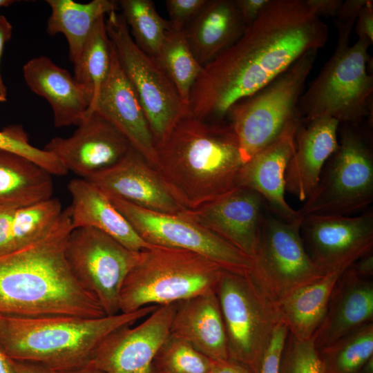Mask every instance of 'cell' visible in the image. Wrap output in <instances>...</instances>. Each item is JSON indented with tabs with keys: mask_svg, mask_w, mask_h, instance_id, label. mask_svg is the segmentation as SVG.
I'll use <instances>...</instances> for the list:
<instances>
[{
	"mask_svg": "<svg viewBox=\"0 0 373 373\" xmlns=\"http://www.w3.org/2000/svg\"><path fill=\"white\" fill-rule=\"evenodd\" d=\"M328 28L306 0H270L242 36L204 66L189 109L207 122L225 120L231 106L256 93L305 52L327 43Z\"/></svg>",
	"mask_w": 373,
	"mask_h": 373,
	"instance_id": "1",
	"label": "cell"
},
{
	"mask_svg": "<svg viewBox=\"0 0 373 373\" xmlns=\"http://www.w3.org/2000/svg\"><path fill=\"white\" fill-rule=\"evenodd\" d=\"M73 230L68 207L41 240L0 256V314L106 316L73 275L65 256Z\"/></svg>",
	"mask_w": 373,
	"mask_h": 373,
	"instance_id": "2",
	"label": "cell"
},
{
	"mask_svg": "<svg viewBox=\"0 0 373 373\" xmlns=\"http://www.w3.org/2000/svg\"><path fill=\"white\" fill-rule=\"evenodd\" d=\"M155 149V169L185 209L240 187L245 162L237 137L225 120L203 121L189 111Z\"/></svg>",
	"mask_w": 373,
	"mask_h": 373,
	"instance_id": "3",
	"label": "cell"
},
{
	"mask_svg": "<svg viewBox=\"0 0 373 373\" xmlns=\"http://www.w3.org/2000/svg\"><path fill=\"white\" fill-rule=\"evenodd\" d=\"M158 306L97 318L0 314V347L12 360L59 370L86 365L113 331L135 324Z\"/></svg>",
	"mask_w": 373,
	"mask_h": 373,
	"instance_id": "4",
	"label": "cell"
},
{
	"mask_svg": "<svg viewBox=\"0 0 373 373\" xmlns=\"http://www.w3.org/2000/svg\"><path fill=\"white\" fill-rule=\"evenodd\" d=\"M336 26V48L298 101V113L303 123L330 117L339 123L357 124L370 115L373 77L367 64L371 44L358 39L351 45L354 26Z\"/></svg>",
	"mask_w": 373,
	"mask_h": 373,
	"instance_id": "5",
	"label": "cell"
},
{
	"mask_svg": "<svg viewBox=\"0 0 373 373\" xmlns=\"http://www.w3.org/2000/svg\"><path fill=\"white\" fill-rule=\"evenodd\" d=\"M224 270L189 250L152 245L140 251L119 297V312L161 306L216 290Z\"/></svg>",
	"mask_w": 373,
	"mask_h": 373,
	"instance_id": "6",
	"label": "cell"
},
{
	"mask_svg": "<svg viewBox=\"0 0 373 373\" xmlns=\"http://www.w3.org/2000/svg\"><path fill=\"white\" fill-rule=\"evenodd\" d=\"M318 51L305 52L264 87L229 109L226 118L237 137L245 163L271 143L298 114V101Z\"/></svg>",
	"mask_w": 373,
	"mask_h": 373,
	"instance_id": "7",
	"label": "cell"
},
{
	"mask_svg": "<svg viewBox=\"0 0 373 373\" xmlns=\"http://www.w3.org/2000/svg\"><path fill=\"white\" fill-rule=\"evenodd\" d=\"M229 358L258 373L280 321L277 307L248 276L224 271L216 288Z\"/></svg>",
	"mask_w": 373,
	"mask_h": 373,
	"instance_id": "8",
	"label": "cell"
},
{
	"mask_svg": "<svg viewBox=\"0 0 373 373\" xmlns=\"http://www.w3.org/2000/svg\"><path fill=\"white\" fill-rule=\"evenodd\" d=\"M372 202V152L359 133L345 127L318 184L298 211L302 217L350 216Z\"/></svg>",
	"mask_w": 373,
	"mask_h": 373,
	"instance_id": "9",
	"label": "cell"
},
{
	"mask_svg": "<svg viewBox=\"0 0 373 373\" xmlns=\"http://www.w3.org/2000/svg\"><path fill=\"white\" fill-rule=\"evenodd\" d=\"M105 22L119 63L140 100L155 146L189 111V106L182 101L155 58L135 44L122 14L113 10Z\"/></svg>",
	"mask_w": 373,
	"mask_h": 373,
	"instance_id": "10",
	"label": "cell"
},
{
	"mask_svg": "<svg viewBox=\"0 0 373 373\" xmlns=\"http://www.w3.org/2000/svg\"><path fill=\"white\" fill-rule=\"evenodd\" d=\"M302 220L287 222L269 214L262 217L252 269L247 276L276 307L293 291L326 274L305 249Z\"/></svg>",
	"mask_w": 373,
	"mask_h": 373,
	"instance_id": "11",
	"label": "cell"
},
{
	"mask_svg": "<svg viewBox=\"0 0 373 373\" xmlns=\"http://www.w3.org/2000/svg\"><path fill=\"white\" fill-rule=\"evenodd\" d=\"M139 255L140 251H132L90 227L73 229L65 247L66 259L73 275L108 316L120 313L122 287Z\"/></svg>",
	"mask_w": 373,
	"mask_h": 373,
	"instance_id": "12",
	"label": "cell"
},
{
	"mask_svg": "<svg viewBox=\"0 0 373 373\" xmlns=\"http://www.w3.org/2000/svg\"><path fill=\"white\" fill-rule=\"evenodd\" d=\"M107 195L147 243L193 251L214 262L224 271L241 276L249 274L253 264L249 256L181 213L151 211Z\"/></svg>",
	"mask_w": 373,
	"mask_h": 373,
	"instance_id": "13",
	"label": "cell"
},
{
	"mask_svg": "<svg viewBox=\"0 0 373 373\" xmlns=\"http://www.w3.org/2000/svg\"><path fill=\"white\" fill-rule=\"evenodd\" d=\"M178 303L158 306L136 325L116 329L98 345L88 364L104 373H151L169 335Z\"/></svg>",
	"mask_w": 373,
	"mask_h": 373,
	"instance_id": "14",
	"label": "cell"
},
{
	"mask_svg": "<svg viewBox=\"0 0 373 373\" xmlns=\"http://www.w3.org/2000/svg\"><path fill=\"white\" fill-rule=\"evenodd\" d=\"M300 233L309 257L325 273L348 268L372 252L373 213L304 216Z\"/></svg>",
	"mask_w": 373,
	"mask_h": 373,
	"instance_id": "15",
	"label": "cell"
},
{
	"mask_svg": "<svg viewBox=\"0 0 373 373\" xmlns=\"http://www.w3.org/2000/svg\"><path fill=\"white\" fill-rule=\"evenodd\" d=\"M68 137H55L43 149L68 171L89 177L119 162L131 147L126 137L96 111L86 115Z\"/></svg>",
	"mask_w": 373,
	"mask_h": 373,
	"instance_id": "16",
	"label": "cell"
},
{
	"mask_svg": "<svg viewBox=\"0 0 373 373\" xmlns=\"http://www.w3.org/2000/svg\"><path fill=\"white\" fill-rule=\"evenodd\" d=\"M263 198L256 191L240 187L229 194L181 213L251 259L255 254L262 217Z\"/></svg>",
	"mask_w": 373,
	"mask_h": 373,
	"instance_id": "17",
	"label": "cell"
},
{
	"mask_svg": "<svg viewBox=\"0 0 373 373\" xmlns=\"http://www.w3.org/2000/svg\"><path fill=\"white\" fill-rule=\"evenodd\" d=\"M86 180L108 195L146 209L167 213L185 210L157 169L132 147L116 164Z\"/></svg>",
	"mask_w": 373,
	"mask_h": 373,
	"instance_id": "18",
	"label": "cell"
},
{
	"mask_svg": "<svg viewBox=\"0 0 373 373\" xmlns=\"http://www.w3.org/2000/svg\"><path fill=\"white\" fill-rule=\"evenodd\" d=\"M300 123L298 114L268 145L244 164L240 187L258 193L278 218L287 222L303 217L285 200V172L295 148V136Z\"/></svg>",
	"mask_w": 373,
	"mask_h": 373,
	"instance_id": "19",
	"label": "cell"
},
{
	"mask_svg": "<svg viewBox=\"0 0 373 373\" xmlns=\"http://www.w3.org/2000/svg\"><path fill=\"white\" fill-rule=\"evenodd\" d=\"M93 111L114 126L131 146L156 168V149L149 123L137 94L119 63L113 44L110 70Z\"/></svg>",
	"mask_w": 373,
	"mask_h": 373,
	"instance_id": "20",
	"label": "cell"
},
{
	"mask_svg": "<svg viewBox=\"0 0 373 373\" xmlns=\"http://www.w3.org/2000/svg\"><path fill=\"white\" fill-rule=\"evenodd\" d=\"M339 122L320 117L300 123L295 148L285 172V191L304 202L318 182L328 159L338 146Z\"/></svg>",
	"mask_w": 373,
	"mask_h": 373,
	"instance_id": "21",
	"label": "cell"
},
{
	"mask_svg": "<svg viewBox=\"0 0 373 373\" xmlns=\"http://www.w3.org/2000/svg\"><path fill=\"white\" fill-rule=\"evenodd\" d=\"M373 322V283L348 267L336 282L324 318L312 338L321 349Z\"/></svg>",
	"mask_w": 373,
	"mask_h": 373,
	"instance_id": "22",
	"label": "cell"
},
{
	"mask_svg": "<svg viewBox=\"0 0 373 373\" xmlns=\"http://www.w3.org/2000/svg\"><path fill=\"white\" fill-rule=\"evenodd\" d=\"M169 335L186 341L211 360L229 358L225 328L215 290L178 302Z\"/></svg>",
	"mask_w": 373,
	"mask_h": 373,
	"instance_id": "23",
	"label": "cell"
},
{
	"mask_svg": "<svg viewBox=\"0 0 373 373\" xmlns=\"http://www.w3.org/2000/svg\"><path fill=\"white\" fill-rule=\"evenodd\" d=\"M22 70L28 88L50 104L55 127L77 126L82 122L90 100L68 70L46 56L30 59Z\"/></svg>",
	"mask_w": 373,
	"mask_h": 373,
	"instance_id": "24",
	"label": "cell"
},
{
	"mask_svg": "<svg viewBox=\"0 0 373 373\" xmlns=\"http://www.w3.org/2000/svg\"><path fill=\"white\" fill-rule=\"evenodd\" d=\"M72 204L68 207L73 229L90 227L115 239L126 248L141 251L152 245L137 233L108 196L94 183L83 178L68 184Z\"/></svg>",
	"mask_w": 373,
	"mask_h": 373,
	"instance_id": "25",
	"label": "cell"
},
{
	"mask_svg": "<svg viewBox=\"0 0 373 373\" xmlns=\"http://www.w3.org/2000/svg\"><path fill=\"white\" fill-rule=\"evenodd\" d=\"M246 27L235 0H209L185 26L184 32L195 58L203 68L233 44Z\"/></svg>",
	"mask_w": 373,
	"mask_h": 373,
	"instance_id": "26",
	"label": "cell"
},
{
	"mask_svg": "<svg viewBox=\"0 0 373 373\" xmlns=\"http://www.w3.org/2000/svg\"><path fill=\"white\" fill-rule=\"evenodd\" d=\"M347 269L327 272L295 290L277 305L280 320L290 334L302 341L313 337L324 318L332 290Z\"/></svg>",
	"mask_w": 373,
	"mask_h": 373,
	"instance_id": "27",
	"label": "cell"
},
{
	"mask_svg": "<svg viewBox=\"0 0 373 373\" xmlns=\"http://www.w3.org/2000/svg\"><path fill=\"white\" fill-rule=\"evenodd\" d=\"M52 175L19 154L0 149V207L17 209L49 199Z\"/></svg>",
	"mask_w": 373,
	"mask_h": 373,
	"instance_id": "28",
	"label": "cell"
},
{
	"mask_svg": "<svg viewBox=\"0 0 373 373\" xmlns=\"http://www.w3.org/2000/svg\"><path fill=\"white\" fill-rule=\"evenodd\" d=\"M51 13L46 31L54 36L63 34L68 43L70 60L74 63L98 19L113 10L117 3L111 0H93L81 3L72 0H47Z\"/></svg>",
	"mask_w": 373,
	"mask_h": 373,
	"instance_id": "29",
	"label": "cell"
},
{
	"mask_svg": "<svg viewBox=\"0 0 373 373\" xmlns=\"http://www.w3.org/2000/svg\"><path fill=\"white\" fill-rule=\"evenodd\" d=\"M111 56L112 44L104 16L95 23L79 57L73 63V76L90 100L86 115L94 111L100 89L110 70Z\"/></svg>",
	"mask_w": 373,
	"mask_h": 373,
	"instance_id": "30",
	"label": "cell"
},
{
	"mask_svg": "<svg viewBox=\"0 0 373 373\" xmlns=\"http://www.w3.org/2000/svg\"><path fill=\"white\" fill-rule=\"evenodd\" d=\"M155 58L189 106L190 91L202 67L190 48L184 29L171 26Z\"/></svg>",
	"mask_w": 373,
	"mask_h": 373,
	"instance_id": "31",
	"label": "cell"
},
{
	"mask_svg": "<svg viewBox=\"0 0 373 373\" xmlns=\"http://www.w3.org/2000/svg\"><path fill=\"white\" fill-rule=\"evenodd\" d=\"M318 352L321 373H358L373 356V322L318 349Z\"/></svg>",
	"mask_w": 373,
	"mask_h": 373,
	"instance_id": "32",
	"label": "cell"
},
{
	"mask_svg": "<svg viewBox=\"0 0 373 373\" xmlns=\"http://www.w3.org/2000/svg\"><path fill=\"white\" fill-rule=\"evenodd\" d=\"M135 44L145 53L155 57L171 27L157 12L151 0L117 1Z\"/></svg>",
	"mask_w": 373,
	"mask_h": 373,
	"instance_id": "33",
	"label": "cell"
},
{
	"mask_svg": "<svg viewBox=\"0 0 373 373\" xmlns=\"http://www.w3.org/2000/svg\"><path fill=\"white\" fill-rule=\"evenodd\" d=\"M62 212L59 200L52 197L15 209L12 222L13 251L46 237Z\"/></svg>",
	"mask_w": 373,
	"mask_h": 373,
	"instance_id": "34",
	"label": "cell"
},
{
	"mask_svg": "<svg viewBox=\"0 0 373 373\" xmlns=\"http://www.w3.org/2000/svg\"><path fill=\"white\" fill-rule=\"evenodd\" d=\"M211 359L186 341L169 335L158 350L152 370L165 373H208Z\"/></svg>",
	"mask_w": 373,
	"mask_h": 373,
	"instance_id": "35",
	"label": "cell"
},
{
	"mask_svg": "<svg viewBox=\"0 0 373 373\" xmlns=\"http://www.w3.org/2000/svg\"><path fill=\"white\" fill-rule=\"evenodd\" d=\"M0 149L28 158L52 175L63 176L68 173L53 155L30 144L28 135L20 124L9 125L0 131Z\"/></svg>",
	"mask_w": 373,
	"mask_h": 373,
	"instance_id": "36",
	"label": "cell"
},
{
	"mask_svg": "<svg viewBox=\"0 0 373 373\" xmlns=\"http://www.w3.org/2000/svg\"><path fill=\"white\" fill-rule=\"evenodd\" d=\"M278 373H321L313 338L298 340L288 333L281 352Z\"/></svg>",
	"mask_w": 373,
	"mask_h": 373,
	"instance_id": "37",
	"label": "cell"
},
{
	"mask_svg": "<svg viewBox=\"0 0 373 373\" xmlns=\"http://www.w3.org/2000/svg\"><path fill=\"white\" fill-rule=\"evenodd\" d=\"M209 0H166L165 5L171 26L178 29L185 26L200 12Z\"/></svg>",
	"mask_w": 373,
	"mask_h": 373,
	"instance_id": "38",
	"label": "cell"
},
{
	"mask_svg": "<svg viewBox=\"0 0 373 373\" xmlns=\"http://www.w3.org/2000/svg\"><path fill=\"white\" fill-rule=\"evenodd\" d=\"M288 333L287 327L280 322L262 358L258 373H278L280 355Z\"/></svg>",
	"mask_w": 373,
	"mask_h": 373,
	"instance_id": "39",
	"label": "cell"
},
{
	"mask_svg": "<svg viewBox=\"0 0 373 373\" xmlns=\"http://www.w3.org/2000/svg\"><path fill=\"white\" fill-rule=\"evenodd\" d=\"M355 30L358 39L370 43L373 42V3L367 0L355 21Z\"/></svg>",
	"mask_w": 373,
	"mask_h": 373,
	"instance_id": "40",
	"label": "cell"
},
{
	"mask_svg": "<svg viewBox=\"0 0 373 373\" xmlns=\"http://www.w3.org/2000/svg\"><path fill=\"white\" fill-rule=\"evenodd\" d=\"M14 209L0 207V256L13 251L12 222Z\"/></svg>",
	"mask_w": 373,
	"mask_h": 373,
	"instance_id": "41",
	"label": "cell"
},
{
	"mask_svg": "<svg viewBox=\"0 0 373 373\" xmlns=\"http://www.w3.org/2000/svg\"><path fill=\"white\" fill-rule=\"evenodd\" d=\"M246 26L252 23L267 7L270 0H235Z\"/></svg>",
	"mask_w": 373,
	"mask_h": 373,
	"instance_id": "42",
	"label": "cell"
},
{
	"mask_svg": "<svg viewBox=\"0 0 373 373\" xmlns=\"http://www.w3.org/2000/svg\"><path fill=\"white\" fill-rule=\"evenodd\" d=\"M342 0H306L314 14L321 17L336 18L341 8Z\"/></svg>",
	"mask_w": 373,
	"mask_h": 373,
	"instance_id": "43",
	"label": "cell"
},
{
	"mask_svg": "<svg viewBox=\"0 0 373 373\" xmlns=\"http://www.w3.org/2000/svg\"><path fill=\"white\" fill-rule=\"evenodd\" d=\"M12 34V26L8 19L0 15V61L3 52L6 44L10 39ZM7 100V88L3 83L0 73V102Z\"/></svg>",
	"mask_w": 373,
	"mask_h": 373,
	"instance_id": "44",
	"label": "cell"
},
{
	"mask_svg": "<svg viewBox=\"0 0 373 373\" xmlns=\"http://www.w3.org/2000/svg\"><path fill=\"white\" fill-rule=\"evenodd\" d=\"M208 373H252L249 369L230 358L222 361L211 360Z\"/></svg>",
	"mask_w": 373,
	"mask_h": 373,
	"instance_id": "45",
	"label": "cell"
},
{
	"mask_svg": "<svg viewBox=\"0 0 373 373\" xmlns=\"http://www.w3.org/2000/svg\"><path fill=\"white\" fill-rule=\"evenodd\" d=\"M357 276L363 279L370 280L373 276L372 252L360 258L351 266Z\"/></svg>",
	"mask_w": 373,
	"mask_h": 373,
	"instance_id": "46",
	"label": "cell"
},
{
	"mask_svg": "<svg viewBox=\"0 0 373 373\" xmlns=\"http://www.w3.org/2000/svg\"><path fill=\"white\" fill-rule=\"evenodd\" d=\"M16 373H50L46 367L28 362L13 361Z\"/></svg>",
	"mask_w": 373,
	"mask_h": 373,
	"instance_id": "47",
	"label": "cell"
},
{
	"mask_svg": "<svg viewBox=\"0 0 373 373\" xmlns=\"http://www.w3.org/2000/svg\"><path fill=\"white\" fill-rule=\"evenodd\" d=\"M50 373H104L99 370L86 364L84 365L59 370H50Z\"/></svg>",
	"mask_w": 373,
	"mask_h": 373,
	"instance_id": "48",
	"label": "cell"
},
{
	"mask_svg": "<svg viewBox=\"0 0 373 373\" xmlns=\"http://www.w3.org/2000/svg\"><path fill=\"white\" fill-rule=\"evenodd\" d=\"M0 373H16L14 362L0 347Z\"/></svg>",
	"mask_w": 373,
	"mask_h": 373,
	"instance_id": "49",
	"label": "cell"
},
{
	"mask_svg": "<svg viewBox=\"0 0 373 373\" xmlns=\"http://www.w3.org/2000/svg\"><path fill=\"white\" fill-rule=\"evenodd\" d=\"M358 373H373V356L365 362Z\"/></svg>",
	"mask_w": 373,
	"mask_h": 373,
	"instance_id": "50",
	"label": "cell"
},
{
	"mask_svg": "<svg viewBox=\"0 0 373 373\" xmlns=\"http://www.w3.org/2000/svg\"><path fill=\"white\" fill-rule=\"evenodd\" d=\"M15 3L12 0H0V8L8 7Z\"/></svg>",
	"mask_w": 373,
	"mask_h": 373,
	"instance_id": "51",
	"label": "cell"
},
{
	"mask_svg": "<svg viewBox=\"0 0 373 373\" xmlns=\"http://www.w3.org/2000/svg\"><path fill=\"white\" fill-rule=\"evenodd\" d=\"M151 373H165V372H160L151 371Z\"/></svg>",
	"mask_w": 373,
	"mask_h": 373,
	"instance_id": "52",
	"label": "cell"
}]
</instances>
